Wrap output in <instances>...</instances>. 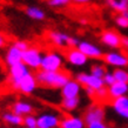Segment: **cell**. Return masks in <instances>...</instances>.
Masks as SVG:
<instances>
[{"label":"cell","instance_id":"6da1fadb","mask_svg":"<svg viewBox=\"0 0 128 128\" xmlns=\"http://www.w3.org/2000/svg\"><path fill=\"white\" fill-rule=\"evenodd\" d=\"M35 78H36L38 84L50 87V88H62L70 80V75L61 70H59V72L39 70L35 75Z\"/></svg>","mask_w":128,"mask_h":128},{"label":"cell","instance_id":"7a4b0ae2","mask_svg":"<svg viewBox=\"0 0 128 128\" xmlns=\"http://www.w3.org/2000/svg\"><path fill=\"white\" fill-rule=\"evenodd\" d=\"M64 66V56L58 52H48L42 55L41 70L45 72H59Z\"/></svg>","mask_w":128,"mask_h":128},{"label":"cell","instance_id":"3957f363","mask_svg":"<svg viewBox=\"0 0 128 128\" xmlns=\"http://www.w3.org/2000/svg\"><path fill=\"white\" fill-rule=\"evenodd\" d=\"M42 53L36 47H30L27 50L22 53V62L30 70H38L41 66L42 61Z\"/></svg>","mask_w":128,"mask_h":128},{"label":"cell","instance_id":"277c9868","mask_svg":"<svg viewBox=\"0 0 128 128\" xmlns=\"http://www.w3.org/2000/svg\"><path fill=\"white\" fill-rule=\"evenodd\" d=\"M30 73H31L30 68L24 62H19L14 66H11L10 67V81H11L12 87L16 89L18 84Z\"/></svg>","mask_w":128,"mask_h":128},{"label":"cell","instance_id":"5b68a950","mask_svg":"<svg viewBox=\"0 0 128 128\" xmlns=\"http://www.w3.org/2000/svg\"><path fill=\"white\" fill-rule=\"evenodd\" d=\"M104 61L115 68H124L128 66V56L121 52H115V50H110L108 53L104 54Z\"/></svg>","mask_w":128,"mask_h":128},{"label":"cell","instance_id":"8992f818","mask_svg":"<svg viewBox=\"0 0 128 128\" xmlns=\"http://www.w3.org/2000/svg\"><path fill=\"white\" fill-rule=\"evenodd\" d=\"M105 114V109L102 106L99 104H94L86 109L85 114H84V121L86 124H89L92 122H98V121H104Z\"/></svg>","mask_w":128,"mask_h":128},{"label":"cell","instance_id":"52a82bcc","mask_svg":"<svg viewBox=\"0 0 128 128\" xmlns=\"http://www.w3.org/2000/svg\"><path fill=\"white\" fill-rule=\"evenodd\" d=\"M75 80L80 84L81 86H85V87H90L93 88L94 90H98L100 89L101 87H104V80L98 76H94L93 74L90 73H79L76 76H75Z\"/></svg>","mask_w":128,"mask_h":128},{"label":"cell","instance_id":"ba28073f","mask_svg":"<svg viewBox=\"0 0 128 128\" xmlns=\"http://www.w3.org/2000/svg\"><path fill=\"white\" fill-rule=\"evenodd\" d=\"M60 116L55 113H42L36 118L38 128H58L60 127Z\"/></svg>","mask_w":128,"mask_h":128},{"label":"cell","instance_id":"9c48e42d","mask_svg":"<svg viewBox=\"0 0 128 128\" xmlns=\"http://www.w3.org/2000/svg\"><path fill=\"white\" fill-rule=\"evenodd\" d=\"M76 48L82 52L88 59H100L104 56V52L100 47L89 41H80Z\"/></svg>","mask_w":128,"mask_h":128},{"label":"cell","instance_id":"30bf717a","mask_svg":"<svg viewBox=\"0 0 128 128\" xmlns=\"http://www.w3.org/2000/svg\"><path fill=\"white\" fill-rule=\"evenodd\" d=\"M66 60L74 67H82L88 62V58L75 47L67 50Z\"/></svg>","mask_w":128,"mask_h":128},{"label":"cell","instance_id":"8fae6325","mask_svg":"<svg viewBox=\"0 0 128 128\" xmlns=\"http://www.w3.org/2000/svg\"><path fill=\"white\" fill-rule=\"evenodd\" d=\"M36 86H38V81H36L35 75L30 73L18 84L16 90H19L24 94H32L36 89Z\"/></svg>","mask_w":128,"mask_h":128},{"label":"cell","instance_id":"7c38bea8","mask_svg":"<svg viewBox=\"0 0 128 128\" xmlns=\"http://www.w3.org/2000/svg\"><path fill=\"white\" fill-rule=\"evenodd\" d=\"M121 40L122 36L114 31H105L101 34V42L110 48H119L121 46Z\"/></svg>","mask_w":128,"mask_h":128},{"label":"cell","instance_id":"4fadbf2b","mask_svg":"<svg viewBox=\"0 0 128 128\" xmlns=\"http://www.w3.org/2000/svg\"><path fill=\"white\" fill-rule=\"evenodd\" d=\"M80 93H81V85L76 80H72V79L61 88L62 99L78 98L80 95Z\"/></svg>","mask_w":128,"mask_h":128},{"label":"cell","instance_id":"5bb4252c","mask_svg":"<svg viewBox=\"0 0 128 128\" xmlns=\"http://www.w3.org/2000/svg\"><path fill=\"white\" fill-rule=\"evenodd\" d=\"M22 50H20L19 48H16L14 45H11L8 47L6 55H5V62L7 66H14L19 62H22Z\"/></svg>","mask_w":128,"mask_h":128},{"label":"cell","instance_id":"9a60e30c","mask_svg":"<svg viewBox=\"0 0 128 128\" xmlns=\"http://www.w3.org/2000/svg\"><path fill=\"white\" fill-rule=\"evenodd\" d=\"M112 107L118 115H120L121 118L128 120V95L113 100Z\"/></svg>","mask_w":128,"mask_h":128},{"label":"cell","instance_id":"2e32d148","mask_svg":"<svg viewBox=\"0 0 128 128\" xmlns=\"http://www.w3.org/2000/svg\"><path fill=\"white\" fill-rule=\"evenodd\" d=\"M70 38V35L66 34V33H61V32H56V31L48 32V39L50 40V42L55 45V46L60 47V48L68 47Z\"/></svg>","mask_w":128,"mask_h":128},{"label":"cell","instance_id":"e0dca14e","mask_svg":"<svg viewBox=\"0 0 128 128\" xmlns=\"http://www.w3.org/2000/svg\"><path fill=\"white\" fill-rule=\"evenodd\" d=\"M128 94V84H122V82H114L112 86L108 87V96L113 100L118 98L126 96Z\"/></svg>","mask_w":128,"mask_h":128},{"label":"cell","instance_id":"ac0fdd59","mask_svg":"<svg viewBox=\"0 0 128 128\" xmlns=\"http://www.w3.org/2000/svg\"><path fill=\"white\" fill-rule=\"evenodd\" d=\"M86 124L84 119L76 115H68L60 121V128H85Z\"/></svg>","mask_w":128,"mask_h":128},{"label":"cell","instance_id":"d6986e66","mask_svg":"<svg viewBox=\"0 0 128 128\" xmlns=\"http://www.w3.org/2000/svg\"><path fill=\"white\" fill-rule=\"evenodd\" d=\"M33 110H34L33 106L30 102H26V101H16V104L12 106V112L22 118L26 116V115H31Z\"/></svg>","mask_w":128,"mask_h":128},{"label":"cell","instance_id":"ffe728a7","mask_svg":"<svg viewBox=\"0 0 128 128\" xmlns=\"http://www.w3.org/2000/svg\"><path fill=\"white\" fill-rule=\"evenodd\" d=\"M1 119L4 120V122L11 126H22L24 124V118L16 115L13 112H5L1 115Z\"/></svg>","mask_w":128,"mask_h":128},{"label":"cell","instance_id":"44dd1931","mask_svg":"<svg viewBox=\"0 0 128 128\" xmlns=\"http://www.w3.org/2000/svg\"><path fill=\"white\" fill-rule=\"evenodd\" d=\"M26 14H27L31 19L33 20H38V21H41L46 18V13L44 12V10H41L40 7H36V6H30V7L26 8Z\"/></svg>","mask_w":128,"mask_h":128},{"label":"cell","instance_id":"7402d4cb","mask_svg":"<svg viewBox=\"0 0 128 128\" xmlns=\"http://www.w3.org/2000/svg\"><path fill=\"white\" fill-rule=\"evenodd\" d=\"M80 105V98H68V99H62L61 107L66 112H73Z\"/></svg>","mask_w":128,"mask_h":128},{"label":"cell","instance_id":"603a6c76","mask_svg":"<svg viewBox=\"0 0 128 128\" xmlns=\"http://www.w3.org/2000/svg\"><path fill=\"white\" fill-rule=\"evenodd\" d=\"M107 4L112 10L119 13L128 11V0H107Z\"/></svg>","mask_w":128,"mask_h":128},{"label":"cell","instance_id":"cb8c5ba5","mask_svg":"<svg viewBox=\"0 0 128 128\" xmlns=\"http://www.w3.org/2000/svg\"><path fill=\"white\" fill-rule=\"evenodd\" d=\"M113 75H114L116 82L128 84V72L124 68H115L113 72Z\"/></svg>","mask_w":128,"mask_h":128},{"label":"cell","instance_id":"d4e9b609","mask_svg":"<svg viewBox=\"0 0 128 128\" xmlns=\"http://www.w3.org/2000/svg\"><path fill=\"white\" fill-rule=\"evenodd\" d=\"M106 68L104 65H100V64H95V65H93L92 66V68H90V74H93L94 76H98V78L102 79L104 78V75L106 74Z\"/></svg>","mask_w":128,"mask_h":128},{"label":"cell","instance_id":"484cf974","mask_svg":"<svg viewBox=\"0 0 128 128\" xmlns=\"http://www.w3.org/2000/svg\"><path fill=\"white\" fill-rule=\"evenodd\" d=\"M24 124V127L25 128H38L36 116H34L33 114L24 116V124Z\"/></svg>","mask_w":128,"mask_h":128},{"label":"cell","instance_id":"4316f807","mask_svg":"<svg viewBox=\"0 0 128 128\" xmlns=\"http://www.w3.org/2000/svg\"><path fill=\"white\" fill-rule=\"evenodd\" d=\"M102 80H104V85H105L106 87H109V86H112L114 82H116L114 75H113V72H106V74L104 75Z\"/></svg>","mask_w":128,"mask_h":128},{"label":"cell","instance_id":"83f0119b","mask_svg":"<svg viewBox=\"0 0 128 128\" xmlns=\"http://www.w3.org/2000/svg\"><path fill=\"white\" fill-rule=\"evenodd\" d=\"M95 96H96L99 100H105V99L109 98L108 96V87L104 86V87H101L100 89L95 90Z\"/></svg>","mask_w":128,"mask_h":128},{"label":"cell","instance_id":"f1b7e54d","mask_svg":"<svg viewBox=\"0 0 128 128\" xmlns=\"http://www.w3.org/2000/svg\"><path fill=\"white\" fill-rule=\"evenodd\" d=\"M72 0H48V5L50 7H64L67 6Z\"/></svg>","mask_w":128,"mask_h":128},{"label":"cell","instance_id":"f546056e","mask_svg":"<svg viewBox=\"0 0 128 128\" xmlns=\"http://www.w3.org/2000/svg\"><path fill=\"white\" fill-rule=\"evenodd\" d=\"M115 24L120 28H128V20L124 18L122 14H119V16L115 18Z\"/></svg>","mask_w":128,"mask_h":128},{"label":"cell","instance_id":"4dcf8cb0","mask_svg":"<svg viewBox=\"0 0 128 128\" xmlns=\"http://www.w3.org/2000/svg\"><path fill=\"white\" fill-rule=\"evenodd\" d=\"M13 45H14L16 48H19L20 50H22V52H25V50H27L28 48H30V45H28V42L24 41V40H18V41H16V42L13 44Z\"/></svg>","mask_w":128,"mask_h":128},{"label":"cell","instance_id":"1f68e13d","mask_svg":"<svg viewBox=\"0 0 128 128\" xmlns=\"http://www.w3.org/2000/svg\"><path fill=\"white\" fill-rule=\"evenodd\" d=\"M87 128H107V124L104 121H98V122H92L87 124Z\"/></svg>","mask_w":128,"mask_h":128},{"label":"cell","instance_id":"d6a6232c","mask_svg":"<svg viewBox=\"0 0 128 128\" xmlns=\"http://www.w3.org/2000/svg\"><path fill=\"white\" fill-rule=\"evenodd\" d=\"M85 93L87 94L89 98L95 96V90H94L93 88H90V87H85Z\"/></svg>","mask_w":128,"mask_h":128},{"label":"cell","instance_id":"836d02e7","mask_svg":"<svg viewBox=\"0 0 128 128\" xmlns=\"http://www.w3.org/2000/svg\"><path fill=\"white\" fill-rule=\"evenodd\" d=\"M121 46L124 47V48L128 50V36H122V40H121Z\"/></svg>","mask_w":128,"mask_h":128},{"label":"cell","instance_id":"e575fe53","mask_svg":"<svg viewBox=\"0 0 128 128\" xmlns=\"http://www.w3.org/2000/svg\"><path fill=\"white\" fill-rule=\"evenodd\" d=\"M5 45H6V39H5V36L2 34H0V48L4 47Z\"/></svg>","mask_w":128,"mask_h":128},{"label":"cell","instance_id":"d590c367","mask_svg":"<svg viewBox=\"0 0 128 128\" xmlns=\"http://www.w3.org/2000/svg\"><path fill=\"white\" fill-rule=\"evenodd\" d=\"M72 1H74L75 4H87L90 0H72Z\"/></svg>","mask_w":128,"mask_h":128},{"label":"cell","instance_id":"8d00e7d4","mask_svg":"<svg viewBox=\"0 0 128 128\" xmlns=\"http://www.w3.org/2000/svg\"><path fill=\"white\" fill-rule=\"evenodd\" d=\"M121 14H122V16H124V18H126V19L128 20V11H126V12H124V13H121Z\"/></svg>","mask_w":128,"mask_h":128}]
</instances>
